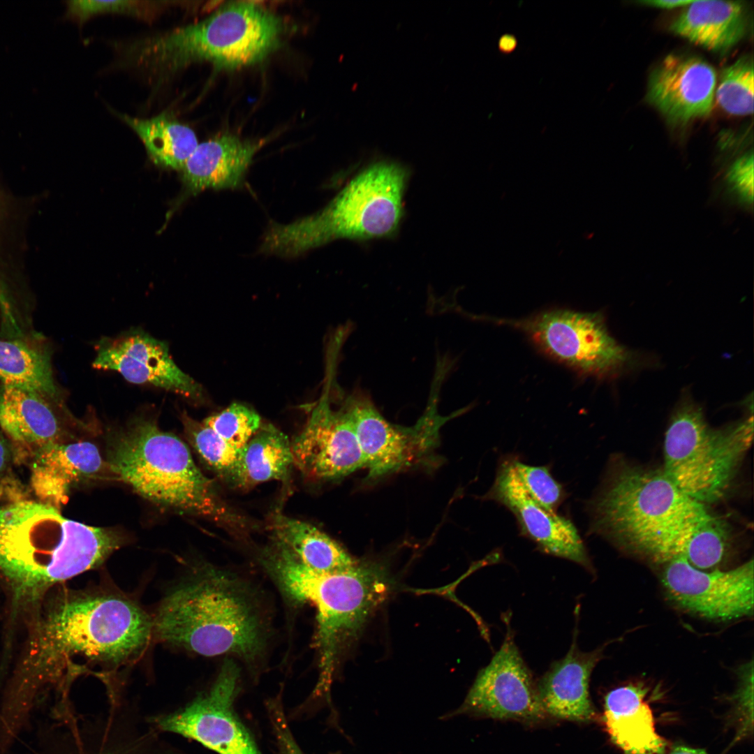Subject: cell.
<instances>
[{
	"label": "cell",
	"instance_id": "cell-1",
	"mask_svg": "<svg viewBox=\"0 0 754 754\" xmlns=\"http://www.w3.org/2000/svg\"><path fill=\"white\" fill-rule=\"evenodd\" d=\"M260 560L286 598L316 607L320 671L314 694L328 695L340 657L392 593L393 576L385 565L363 561L343 572H318L274 539Z\"/></svg>",
	"mask_w": 754,
	"mask_h": 754
},
{
	"label": "cell",
	"instance_id": "cell-2",
	"mask_svg": "<svg viewBox=\"0 0 754 754\" xmlns=\"http://www.w3.org/2000/svg\"><path fill=\"white\" fill-rule=\"evenodd\" d=\"M106 457L110 471L146 499L205 518L237 535L251 531L249 520L196 466L186 443L154 420L139 417L112 431Z\"/></svg>",
	"mask_w": 754,
	"mask_h": 754
},
{
	"label": "cell",
	"instance_id": "cell-3",
	"mask_svg": "<svg viewBox=\"0 0 754 754\" xmlns=\"http://www.w3.org/2000/svg\"><path fill=\"white\" fill-rule=\"evenodd\" d=\"M594 531L665 563L682 559L693 527L709 512L663 471L623 466L591 503Z\"/></svg>",
	"mask_w": 754,
	"mask_h": 754
},
{
	"label": "cell",
	"instance_id": "cell-4",
	"mask_svg": "<svg viewBox=\"0 0 754 754\" xmlns=\"http://www.w3.org/2000/svg\"><path fill=\"white\" fill-rule=\"evenodd\" d=\"M283 28L257 3L232 2L200 22L136 40L124 56L160 84L193 63L235 69L261 61L279 46Z\"/></svg>",
	"mask_w": 754,
	"mask_h": 754
},
{
	"label": "cell",
	"instance_id": "cell-5",
	"mask_svg": "<svg viewBox=\"0 0 754 754\" xmlns=\"http://www.w3.org/2000/svg\"><path fill=\"white\" fill-rule=\"evenodd\" d=\"M153 631L164 642L205 656L234 654L256 660L265 631L251 594L221 571L205 570L163 600Z\"/></svg>",
	"mask_w": 754,
	"mask_h": 754
},
{
	"label": "cell",
	"instance_id": "cell-6",
	"mask_svg": "<svg viewBox=\"0 0 754 754\" xmlns=\"http://www.w3.org/2000/svg\"><path fill=\"white\" fill-rule=\"evenodd\" d=\"M409 177L408 169L398 162L374 161L319 212L290 223L270 224L260 250L292 258L337 239L392 237L404 217Z\"/></svg>",
	"mask_w": 754,
	"mask_h": 754
},
{
	"label": "cell",
	"instance_id": "cell-7",
	"mask_svg": "<svg viewBox=\"0 0 754 754\" xmlns=\"http://www.w3.org/2000/svg\"><path fill=\"white\" fill-rule=\"evenodd\" d=\"M681 397L665 432L663 471L690 498L713 503L725 494L752 443L753 414L714 429L688 391Z\"/></svg>",
	"mask_w": 754,
	"mask_h": 754
},
{
	"label": "cell",
	"instance_id": "cell-8",
	"mask_svg": "<svg viewBox=\"0 0 754 754\" xmlns=\"http://www.w3.org/2000/svg\"><path fill=\"white\" fill-rule=\"evenodd\" d=\"M153 621L132 601L114 595H87L61 604L47 618L37 653L50 661L78 656L121 665L140 653Z\"/></svg>",
	"mask_w": 754,
	"mask_h": 754
},
{
	"label": "cell",
	"instance_id": "cell-9",
	"mask_svg": "<svg viewBox=\"0 0 754 754\" xmlns=\"http://www.w3.org/2000/svg\"><path fill=\"white\" fill-rule=\"evenodd\" d=\"M483 319L519 330L544 355L580 376L613 378L637 362L636 355L612 336L598 312L554 309L519 319Z\"/></svg>",
	"mask_w": 754,
	"mask_h": 754
},
{
	"label": "cell",
	"instance_id": "cell-10",
	"mask_svg": "<svg viewBox=\"0 0 754 754\" xmlns=\"http://www.w3.org/2000/svg\"><path fill=\"white\" fill-rule=\"evenodd\" d=\"M369 469V478L393 473L419 462L436 446L441 426L452 416L438 413V401L430 399L422 416L411 427L388 422L373 402L357 392L343 402Z\"/></svg>",
	"mask_w": 754,
	"mask_h": 754
},
{
	"label": "cell",
	"instance_id": "cell-11",
	"mask_svg": "<svg viewBox=\"0 0 754 754\" xmlns=\"http://www.w3.org/2000/svg\"><path fill=\"white\" fill-rule=\"evenodd\" d=\"M503 643L489 663L478 674L464 702L448 716L461 714L524 722H538L547 715L537 684L515 642L508 619Z\"/></svg>",
	"mask_w": 754,
	"mask_h": 754
},
{
	"label": "cell",
	"instance_id": "cell-12",
	"mask_svg": "<svg viewBox=\"0 0 754 754\" xmlns=\"http://www.w3.org/2000/svg\"><path fill=\"white\" fill-rule=\"evenodd\" d=\"M661 582L679 606L705 619L730 621L753 613L751 559L732 569L704 570L683 559L664 563Z\"/></svg>",
	"mask_w": 754,
	"mask_h": 754
},
{
	"label": "cell",
	"instance_id": "cell-13",
	"mask_svg": "<svg viewBox=\"0 0 754 754\" xmlns=\"http://www.w3.org/2000/svg\"><path fill=\"white\" fill-rule=\"evenodd\" d=\"M239 670L225 661L212 688L184 709L155 719L158 728L197 741L218 754H260L235 714Z\"/></svg>",
	"mask_w": 754,
	"mask_h": 754
},
{
	"label": "cell",
	"instance_id": "cell-14",
	"mask_svg": "<svg viewBox=\"0 0 754 754\" xmlns=\"http://www.w3.org/2000/svg\"><path fill=\"white\" fill-rule=\"evenodd\" d=\"M306 424L291 442L294 464L306 477L332 480L365 468L350 417L332 408L327 385Z\"/></svg>",
	"mask_w": 754,
	"mask_h": 754
},
{
	"label": "cell",
	"instance_id": "cell-15",
	"mask_svg": "<svg viewBox=\"0 0 754 754\" xmlns=\"http://www.w3.org/2000/svg\"><path fill=\"white\" fill-rule=\"evenodd\" d=\"M485 499L503 505L515 517L522 535L543 553L573 561L593 570L588 552L570 520L550 511L527 493L519 481L513 457L500 464L496 479Z\"/></svg>",
	"mask_w": 754,
	"mask_h": 754
},
{
	"label": "cell",
	"instance_id": "cell-16",
	"mask_svg": "<svg viewBox=\"0 0 754 754\" xmlns=\"http://www.w3.org/2000/svg\"><path fill=\"white\" fill-rule=\"evenodd\" d=\"M95 369L112 370L135 384H151L194 401L203 399L202 386L175 364L168 344L140 331L103 338L96 346Z\"/></svg>",
	"mask_w": 754,
	"mask_h": 754
},
{
	"label": "cell",
	"instance_id": "cell-17",
	"mask_svg": "<svg viewBox=\"0 0 754 754\" xmlns=\"http://www.w3.org/2000/svg\"><path fill=\"white\" fill-rule=\"evenodd\" d=\"M716 87L714 68L695 57L670 54L651 73L648 101L670 122L684 124L709 114Z\"/></svg>",
	"mask_w": 754,
	"mask_h": 754
},
{
	"label": "cell",
	"instance_id": "cell-18",
	"mask_svg": "<svg viewBox=\"0 0 754 754\" xmlns=\"http://www.w3.org/2000/svg\"><path fill=\"white\" fill-rule=\"evenodd\" d=\"M0 426L13 459L30 461L54 445L76 440L47 398L0 383Z\"/></svg>",
	"mask_w": 754,
	"mask_h": 754
},
{
	"label": "cell",
	"instance_id": "cell-19",
	"mask_svg": "<svg viewBox=\"0 0 754 754\" xmlns=\"http://www.w3.org/2000/svg\"><path fill=\"white\" fill-rule=\"evenodd\" d=\"M56 508L31 501L0 505V575L8 583L29 572L48 547Z\"/></svg>",
	"mask_w": 754,
	"mask_h": 754
},
{
	"label": "cell",
	"instance_id": "cell-20",
	"mask_svg": "<svg viewBox=\"0 0 754 754\" xmlns=\"http://www.w3.org/2000/svg\"><path fill=\"white\" fill-rule=\"evenodd\" d=\"M106 465L88 441L54 445L31 461V486L40 502L59 510L74 485L96 478Z\"/></svg>",
	"mask_w": 754,
	"mask_h": 754
},
{
	"label": "cell",
	"instance_id": "cell-21",
	"mask_svg": "<svg viewBox=\"0 0 754 754\" xmlns=\"http://www.w3.org/2000/svg\"><path fill=\"white\" fill-rule=\"evenodd\" d=\"M267 141L223 134L198 144L182 170L186 191L196 195L206 189L241 188L253 156Z\"/></svg>",
	"mask_w": 754,
	"mask_h": 754
},
{
	"label": "cell",
	"instance_id": "cell-22",
	"mask_svg": "<svg viewBox=\"0 0 754 754\" xmlns=\"http://www.w3.org/2000/svg\"><path fill=\"white\" fill-rule=\"evenodd\" d=\"M576 630L566 655L555 662L537 684L547 716L586 723L596 716L589 694L591 673L602 658L603 649L582 652L577 646Z\"/></svg>",
	"mask_w": 754,
	"mask_h": 754
},
{
	"label": "cell",
	"instance_id": "cell-23",
	"mask_svg": "<svg viewBox=\"0 0 754 754\" xmlns=\"http://www.w3.org/2000/svg\"><path fill=\"white\" fill-rule=\"evenodd\" d=\"M642 686L615 688L604 698V723L612 741L624 754H665L667 743L656 732Z\"/></svg>",
	"mask_w": 754,
	"mask_h": 754
},
{
	"label": "cell",
	"instance_id": "cell-24",
	"mask_svg": "<svg viewBox=\"0 0 754 754\" xmlns=\"http://www.w3.org/2000/svg\"><path fill=\"white\" fill-rule=\"evenodd\" d=\"M747 28L745 6L732 1H692L670 26L673 33L719 52L739 43Z\"/></svg>",
	"mask_w": 754,
	"mask_h": 754
},
{
	"label": "cell",
	"instance_id": "cell-25",
	"mask_svg": "<svg viewBox=\"0 0 754 754\" xmlns=\"http://www.w3.org/2000/svg\"><path fill=\"white\" fill-rule=\"evenodd\" d=\"M271 528L272 538L285 546L302 563L318 572H343L359 561L309 523L276 512L271 519Z\"/></svg>",
	"mask_w": 754,
	"mask_h": 754
},
{
	"label": "cell",
	"instance_id": "cell-26",
	"mask_svg": "<svg viewBox=\"0 0 754 754\" xmlns=\"http://www.w3.org/2000/svg\"><path fill=\"white\" fill-rule=\"evenodd\" d=\"M293 464L291 442L281 430L267 424L240 450L228 480L242 489L269 480L285 482Z\"/></svg>",
	"mask_w": 754,
	"mask_h": 754
},
{
	"label": "cell",
	"instance_id": "cell-27",
	"mask_svg": "<svg viewBox=\"0 0 754 754\" xmlns=\"http://www.w3.org/2000/svg\"><path fill=\"white\" fill-rule=\"evenodd\" d=\"M1 383L60 402L50 353L22 339H0Z\"/></svg>",
	"mask_w": 754,
	"mask_h": 754
},
{
	"label": "cell",
	"instance_id": "cell-28",
	"mask_svg": "<svg viewBox=\"0 0 754 754\" xmlns=\"http://www.w3.org/2000/svg\"><path fill=\"white\" fill-rule=\"evenodd\" d=\"M119 117L139 136L157 165L182 170L198 145L195 132L166 112L149 119Z\"/></svg>",
	"mask_w": 754,
	"mask_h": 754
},
{
	"label": "cell",
	"instance_id": "cell-29",
	"mask_svg": "<svg viewBox=\"0 0 754 754\" xmlns=\"http://www.w3.org/2000/svg\"><path fill=\"white\" fill-rule=\"evenodd\" d=\"M730 542L727 525L709 513L692 529L682 559L700 570L717 569L727 556Z\"/></svg>",
	"mask_w": 754,
	"mask_h": 754
},
{
	"label": "cell",
	"instance_id": "cell-30",
	"mask_svg": "<svg viewBox=\"0 0 754 754\" xmlns=\"http://www.w3.org/2000/svg\"><path fill=\"white\" fill-rule=\"evenodd\" d=\"M753 61L749 55L739 57L722 70L715 96L725 111L734 115L753 113Z\"/></svg>",
	"mask_w": 754,
	"mask_h": 754
},
{
	"label": "cell",
	"instance_id": "cell-31",
	"mask_svg": "<svg viewBox=\"0 0 754 754\" xmlns=\"http://www.w3.org/2000/svg\"><path fill=\"white\" fill-rule=\"evenodd\" d=\"M181 421L187 440L200 457L214 471L228 480L238 461L239 450L232 448L212 429L195 420L186 412Z\"/></svg>",
	"mask_w": 754,
	"mask_h": 754
},
{
	"label": "cell",
	"instance_id": "cell-32",
	"mask_svg": "<svg viewBox=\"0 0 754 754\" xmlns=\"http://www.w3.org/2000/svg\"><path fill=\"white\" fill-rule=\"evenodd\" d=\"M202 423L239 451L262 425L260 417L255 411L239 403L231 404L205 419Z\"/></svg>",
	"mask_w": 754,
	"mask_h": 754
},
{
	"label": "cell",
	"instance_id": "cell-33",
	"mask_svg": "<svg viewBox=\"0 0 754 754\" xmlns=\"http://www.w3.org/2000/svg\"><path fill=\"white\" fill-rule=\"evenodd\" d=\"M168 1L78 0L68 2V13L80 22L101 14H121L146 22L155 20L168 6Z\"/></svg>",
	"mask_w": 754,
	"mask_h": 754
},
{
	"label": "cell",
	"instance_id": "cell-34",
	"mask_svg": "<svg viewBox=\"0 0 754 754\" xmlns=\"http://www.w3.org/2000/svg\"><path fill=\"white\" fill-rule=\"evenodd\" d=\"M516 474L530 496L543 508L556 512L565 497L562 485L552 475L547 466H535L513 457Z\"/></svg>",
	"mask_w": 754,
	"mask_h": 754
},
{
	"label": "cell",
	"instance_id": "cell-35",
	"mask_svg": "<svg viewBox=\"0 0 754 754\" xmlns=\"http://www.w3.org/2000/svg\"><path fill=\"white\" fill-rule=\"evenodd\" d=\"M724 179L729 191L748 208L753 195V154L751 151L738 157L727 170Z\"/></svg>",
	"mask_w": 754,
	"mask_h": 754
},
{
	"label": "cell",
	"instance_id": "cell-36",
	"mask_svg": "<svg viewBox=\"0 0 754 754\" xmlns=\"http://www.w3.org/2000/svg\"><path fill=\"white\" fill-rule=\"evenodd\" d=\"M739 688L734 700L736 716L740 720L737 737H741L753 732V663L744 665L739 671Z\"/></svg>",
	"mask_w": 754,
	"mask_h": 754
},
{
	"label": "cell",
	"instance_id": "cell-37",
	"mask_svg": "<svg viewBox=\"0 0 754 754\" xmlns=\"http://www.w3.org/2000/svg\"><path fill=\"white\" fill-rule=\"evenodd\" d=\"M283 712H276L270 717L276 739L281 754H304L290 731Z\"/></svg>",
	"mask_w": 754,
	"mask_h": 754
},
{
	"label": "cell",
	"instance_id": "cell-38",
	"mask_svg": "<svg viewBox=\"0 0 754 754\" xmlns=\"http://www.w3.org/2000/svg\"><path fill=\"white\" fill-rule=\"evenodd\" d=\"M13 459H14L10 445L0 432V478L6 474Z\"/></svg>",
	"mask_w": 754,
	"mask_h": 754
},
{
	"label": "cell",
	"instance_id": "cell-39",
	"mask_svg": "<svg viewBox=\"0 0 754 754\" xmlns=\"http://www.w3.org/2000/svg\"><path fill=\"white\" fill-rule=\"evenodd\" d=\"M690 0H646L639 1L645 6L657 7L660 8H673L679 6H686L691 3Z\"/></svg>",
	"mask_w": 754,
	"mask_h": 754
},
{
	"label": "cell",
	"instance_id": "cell-40",
	"mask_svg": "<svg viewBox=\"0 0 754 754\" xmlns=\"http://www.w3.org/2000/svg\"><path fill=\"white\" fill-rule=\"evenodd\" d=\"M667 754H709L704 749L692 748L683 744L674 745Z\"/></svg>",
	"mask_w": 754,
	"mask_h": 754
},
{
	"label": "cell",
	"instance_id": "cell-41",
	"mask_svg": "<svg viewBox=\"0 0 754 754\" xmlns=\"http://www.w3.org/2000/svg\"><path fill=\"white\" fill-rule=\"evenodd\" d=\"M516 45L517 40L515 38L508 34L503 36L498 43L500 50L504 53H509L513 51Z\"/></svg>",
	"mask_w": 754,
	"mask_h": 754
},
{
	"label": "cell",
	"instance_id": "cell-42",
	"mask_svg": "<svg viewBox=\"0 0 754 754\" xmlns=\"http://www.w3.org/2000/svg\"><path fill=\"white\" fill-rule=\"evenodd\" d=\"M11 298V295L8 290L7 286L0 276V306H3L8 304Z\"/></svg>",
	"mask_w": 754,
	"mask_h": 754
},
{
	"label": "cell",
	"instance_id": "cell-43",
	"mask_svg": "<svg viewBox=\"0 0 754 754\" xmlns=\"http://www.w3.org/2000/svg\"><path fill=\"white\" fill-rule=\"evenodd\" d=\"M2 754H6V753H2ZM8 754H11V753H8ZM12 754H47V753H46V752L45 751V748H44L43 744H40V743L39 744V742H38L36 746H34V747L33 746L32 748H27V750H25L23 752H20L18 753H12Z\"/></svg>",
	"mask_w": 754,
	"mask_h": 754
}]
</instances>
